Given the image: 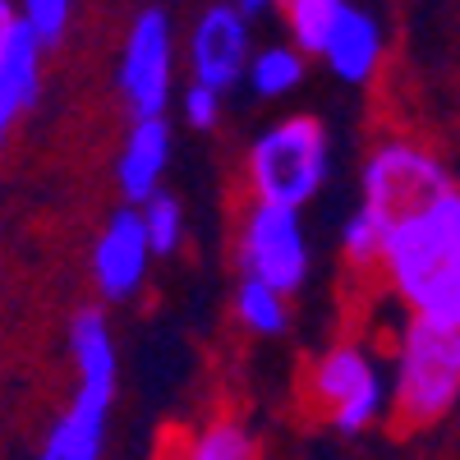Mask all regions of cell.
Listing matches in <instances>:
<instances>
[{"instance_id":"7402d4cb","label":"cell","mask_w":460,"mask_h":460,"mask_svg":"<svg viewBox=\"0 0 460 460\" xmlns=\"http://www.w3.org/2000/svg\"><path fill=\"white\" fill-rule=\"evenodd\" d=\"M23 14L14 10V0H0V42H5V37L14 32V23H19Z\"/></svg>"},{"instance_id":"4fadbf2b","label":"cell","mask_w":460,"mask_h":460,"mask_svg":"<svg viewBox=\"0 0 460 460\" xmlns=\"http://www.w3.org/2000/svg\"><path fill=\"white\" fill-rule=\"evenodd\" d=\"M42 42L28 28V19L14 23V32L0 42V143L14 129V120L37 102L42 88Z\"/></svg>"},{"instance_id":"9c48e42d","label":"cell","mask_w":460,"mask_h":460,"mask_svg":"<svg viewBox=\"0 0 460 460\" xmlns=\"http://www.w3.org/2000/svg\"><path fill=\"white\" fill-rule=\"evenodd\" d=\"M249 14L240 5H212L189 32V69L199 84L235 88L249 69Z\"/></svg>"},{"instance_id":"e0dca14e","label":"cell","mask_w":460,"mask_h":460,"mask_svg":"<svg viewBox=\"0 0 460 460\" xmlns=\"http://www.w3.org/2000/svg\"><path fill=\"white\" fill-rule=\"evenodd\" d=\"M281 10H286V23H290V42L304 56L309 51L318 56L332 23H336V14L345 10V0H281Z\"/></svg>"},{"instance_id":"5bb4252c","label":"cell","mask_w":460,"mask_h":460,"mask_svg":"<svg viewBox=\"0 0 460 460\" xmlns=\"http://www.w3.org/2000/svg\"><path fill=\"white\" fill-rule=\"evenodd\" d=\"M244 79L258 97L277 102V97H290L299 84H304V51L290 42V47H262L249 56V69Z\"/></svg>"},{"instance_id":"7c38bea8","label":"cell","mask_w":460,"mask_h":460,"mask_svg":"<svg viewBox=\"0 0 460 460\" xmlns=\"http://www.w3.org/2000/svg\"><path fill=\"white\" fill-rule=\"evenodd\" d=\"M171 125L166 115H134L129 125V138H125V152H120V166H115V175H120V194L125 203H147L152 194L162 189V175L171 166Z\"/></svg>"},{"instance_id":"2e32d148","label":"cell","mask_w":460,"mask_h":460,"mask_svg":"<svg viewBox=\"0 0 460 460\" xmlns=\"http://www.w3.org/2000/svg\"><path fill=\"white\" fill-rule=\"evenodd\" d=\"M392 221L382 208L364 203L350 221L341 226V253L350 267H382V249H387V235H392Z\"/></svg>"},{"instance_id":"277c9868","label":"cell","mask_w":460,"mask_h":460,"mask_svg":"<svg viewBox=\"0 0 460 460\" xmlns=\"http://www.w3.org/2000/svg\"><path fill=\"white\" fill-rule=\"evenodd\" d=\"M327 180V129L314 115H286L249 147V189L258 203L304 208Z\"/></svg>"},{"instance_id":"ffe728a7","label":"cell","mask_w":460,"mask_h":460,"mask_svg":"<svg viewBox=\"0 0 460 460\" xmlns=\"http://www.w3.org/2000/svg\"><path fill=\"white\" fill-rule=\"evenodd\" d=\"M69 10H74V0H23V19L42 47H60V37L69 28Z\"/></svg>"},{"instance_id":"3957f363","label":"cell","mask_w":460,"mask_h":460,"mask_svg":"<svg viewBox=\"0 0 460 460\" xmlns=\"http://www.w3.org/2000/svg\"><path fill=\"white\" fill-rule=\"evenodd\" d=\"M460 401V327L414 318L396 341V382H392V419L401 433L438 424Z\"/></svg>"},{"instance_id":"d6986e66","label":"cell","mask_w":460,"mask_h":460,"mask_svg":"<svg viewBox=\"0 0 460 460\" xmlns=\"http://www.w3.org/2000/svg\"><path fill=\"white\" fill-rule=\"evenodd\" d=\"M189 456L194 460H249V456H258V447H253V438L240 429V424H208L194 442H189Z\"/></svg>"},{"instance_id":"ac0fdd59","label":"cell","mask_w":460,"mask_h":460,"mask_svg":"<svg viewBox=\"0 0 460 460\" xmlns=\"http://www.w3.org/2000/svg\"><path fill=\"white\" fill-rule=\"evenodd\" d=\"M138 212H143V230H147L152 253H157V258L180 253V244H184V212H180V203L157 189L147 203H138Z\"/></svg>"},{"instance_id":"8992f818","label":"cell","mask_w":460,"mask_h":460,"mask_svg":"<svg viewBox=\"0 0 460 460\" xmlns=\"http://www.w3.org/2000/svg\"><path fill=\"white\" fill-rule=\"evenodd\" d=\"M235 253H240L244 277H258L267 286H277L281 295H295L304 281H309V235H304L299 208L253 199V208L240 226Z\"/></svg>"},{"instance_id":"ba28073f","label":"cell","mask_w":460,"mask_h":460,"mask_svg":"<svg viewBox=\"0 0 460 460\" xmlns=\"http://www.w3.org/2000/svg\"><path fill=\"white\" fill-rule=\"evenodd\" d=\"M442 189H451V175L429 147L382 143L364 162V203L382 208L387 217H401L419 203H429Z\"/></svg>"},{"instance_id":"6da1fadb","label":"cell","mask_w":460,"mask_h":460,"mask_svg":"<svg viewBox=\"0 0 460 460\" xmlns=\"http://www.w3.org/2000/svg\"><path fill=\"white\" fill-rule=\"evenodd\" d=\"M382 277L414 318L460 327V189H442L392 221Z\"/></svg>"},{"instance_id":"44dd1931","label":"cell","mask_w":460,"mask_h":460,"mask_svg":"<svg viewBox=\"0 0 460 460\" xmlns=\"http://www.w3.org/2000/svg\"><path fill=\"white\" fill-rule=\"evenodd\" d=\"M184 120L194 129H217V120H221V88L194 79V88L184 93Z\"/></svg>"},{"instance_id":"7a4b0ae2","label":"cell","mask_w":460,"mask_h":460,"mask_svg":"<svg viewBox=\"0 0 460 460\" xmlns=\"http://www.w3.org/2000/svg\"><path fill=\"white\" fill-rule=\"evenodd\" d=\"M69 350H74V364H79V392H74V405L51 424L42 456L47 460H97L102 447H106L115 377H120L115 341H111L106 318L97 309H84L79 318H74Z\"/></svg>"},{"instance_id":"52a82bcc","label":"cell","mask_w":460,"mask_h":460,"mask_svg":"<svg viewBox=\"0 0 460 460\" xmlns=\"http://www.w3.org/2000/svg\"><path fill=\"white\" fill-rule=\"evenodd\" d=\"M175 84V37L166 10H143L129 23L120 51V97L134 115H166V97Z\"/></svg>"},{"instance_id":"9a60e30c","label":"cell","mask_w":460,"mask_h":460,"mask_svg":"<svg viewBox=\"0 0 460 460\" xmlns=\"http://www.w3.org/2000/svg\"><path fill=\"white\" fill-rule=\"evenodd\" d=\"M290 295H281L277 286H267L258 277H244L235 290V318L244 332L253 336H281L290 327Z\"/></svg>"},{"instance_id":"8fae6325","label":"cell","mask_w":460,"mask_h":460,"mask_svg":"<svg viewBox=\"0 0 460 460\" xmlns=\"http://www.w3.org/2000/svg\"><path fill=\"white\" fill-rule=\"evenodd\" d=\"M382 51H387V32H382V23L368 10H359V5L345 0V10L336 14V23H332L318 56L327 60V69L336 74L341 84H368L377 74V65H382Z\"/></svg>"},{"instance_id":"5b68a950","label":"cell","mask_w":460,"mask_h":460,"mask_svg":"<svg viewBox=\"0 0 460 460\" xmlns=\"http://www.w3.org/2000/svg\"><path fill=\"white\" fill-rule=\"evenodd\" d=\"M309 405L345 438L373 429L387 410V387H382L377 364L359 345H336L309 373Z\"/></svg>"},{"instance_id":"30bf717a","label":"cell","mask_w":460,"mask_h":460,"mask_svg":"<svg viewBox=\"0 0 460 460\" xmlns=\"http://www.w3.org/2000/svg\"><path fill=\"white\" fill-rule=\"evenodd\" d=\"M152 258L157 253H152V244H147L143 212L129 203L106 221V230L93 244V281L106 299H134Z\"/></svg>"},{"instance_id":"603a6c76","label":"cell","mask_w":460,"mask_h":460,"mask_svg":"<svg viewBox=\"0 0 460 460\" xmlns=\"http://www.w3.org/2000/svg\"><path fill=\"white\" fill-rule=\"evenodd\" d=\"M235 5L253 19V14H262V10H272V5H281V0H235Z\"/></svg>"}]
</instances>
